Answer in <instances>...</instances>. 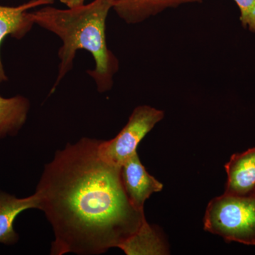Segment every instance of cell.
Listing matches in <instances>:
<instances>
[{
	"instance_id": "13",
	"label": "cell",
	"mask_w": 255,
	"mask_h": 255,
	"mask_svg": "<svg viewBox=\"0 0 255 255\" xmlns=\"http://www.w3.org/2000/svg\"><path fill=\"white\" fill-rule=\"evenodd\" d=\"M60 1L68 6V8L73 9V8L83 6L85 4V0H60Z\"/></svg>"
},
{
	"instance_id": "10",
	"label": "cell",
	"mask_w": 255,
	"mask_h": 255,
	"mask_svg": "<svg viewBox=\"0 0 255 255\" xmlns=\"http://www.w3.org/2000/svg\"><path fill=\"white\" fill-rule=\"evenodd\" d=\"M30 107L29 100L23 96H0V139L17 135L27 120Z\"/></svg>"
},
{
	"instance_id": "5",
	"label": "cell",
	"mask_w": 255,
	"mask_h": 255,
	"mask_svg": "<svg viewBox=\"0 0 255 255\" xmlns=\"http://www.w3.org/2000/svg\"><path fill=\"white\" fill-rule=\"evenodd\" d=\"M121 174L129 199L139 209L143 210L145 201L163 188L162 183L147 172L137 152L122 164Z\"/></svg>"
},
{
	"instance_id": "14",
	"label": "cell",
	"mask_w": 255,
	"mask_h": 255,
	"mask_svg": "<svg viewBox=\"0 0 255 255\" xmlns=\"http://www.w3.org/2000/svg\"><path fill=\"white\" fill-rule=\"evenodd\" d=\"M253 196H255V188L254 192H253Z\"/></svg>"
},
{
	"instance_id": "12",
	"label": "cell",
	"mask_w": 255,
	"mask_h": 255,
	"mask_svg": "<svg viewBox=\"0 0 255 255\" xmlns=\"http://www.w3.org/2000/svg\"><path fill=\"white\" fill-rule=\"evenodd\" d=\"M239 8L240 21L245 29L255 34V0H234Z\"/></svg>"
},
{
	"instance_id": "1",
	"label": "cell",
	"mask_w": 255,
	"mask_h": 255,
	"mask_svg": "<svg viewBox=\"0 0 255 255\" xmlns=\"http://www.w3.org/2000/svg\"><path fill=\"white\" fill-rule=\"evenodd\" d=\"M100 142L82 137L68 143L45 165L36 193L54 233L50 255L121 249L147 222L126 192L121 167L100 155Z\"/></svg>"
},
{
	"instance_id": "7",
	"label": "cell",
	"mask_w": 255,
	"mask_h": 255,
	"mask_svg": "<svg viewBox=\"0 0 255 255\" xmlns=\"http://www.w3.org/2000/svg\"><path fill=\"white\" fill-rule=\"evenodd\" d=\"M112 9L127 24L144 22L152 16L182 5L200 4L203 0H111Z\"/></svg>"
},
{
	"instance_id": "11",
	"label": "cell",
	"mask_w": 255,
	"mask_h": 255,
	"mask_svg": "<svg viewBox=\"0 0 255 255\" xmlns=\"http://www.w3.org/2000/svg\"><path fill=\"white\" fill-rule=\"evenodd\" d=\"M121 250L127 255L168 254L167 247L163 240L157 231L147 222Z\"/></svg>"
},
{
	"instance_id": "8",
	"label": "cell",
	"mask_w": 255,
	"mask_h": 255,
	"mask_svg": "<svg viewBox=\"0 0 255 255\" xmlns=\"http://www.w3.org/2000/svg\"><path fill=\"white\" fill-rule=\"evenodd\" d=\"M225 167L228 179L224 194L253 196L255 188V147L234 154Z\"/></svg>"
},
{
	"instance_id": "6",
	"label": "cell",
	"mask_w": 255,
	"mask_h": 255,
	"mask_svg": "<svg viewBox=\"0 0 255 255\" xmlns=\"http://www.w3.org/2000/svg\"><path fill=\"white\" fill-rule=\"evenodd\" d=\"M55 0H30L17 6L0 5V46L7 36L21 39L31 31L35 23L32 21L28 10L38 6L51 5ZM4 67L0 58V84L7 81Z\"/></svg>"
},
{
	"instance_id": "2",
	"label": "cell",
	"mask_w": 255,
	"mask_h": 255,
	"mask_svg": "<svg viewBox=\"0 0 255 255\" xmlns=\"http://www.w3.org/2000/svg\"><path fill=\"white\" fill-rule=\"evenodd\" d=\"M112 9L111 0H94L73 9L46 5L29 12L35 24L54 33L63 42L58 51V77L50 94L73 69L78 50H87L95 60V69L87 73L95 81L97 91L102 94L112 90L119 70L118 58L108 48L106 37V23Z\"/></svg>"
},
{
	"instance_id": "9",
	"label": "cell",
	"mask_w": 255,
	"mask_h": 255,
	"mask_svg": "<svg viewBox=\"0 0 255 255\" xmlns=\"http://www.w3.org/2000/svg\"><path fill=\"white\" fill-rule=\"evenodd\" d=\"M39 197L35 192L28 197L18 199L0 191V243L14 245L18 240L14 222L18 215L27 209H39Z\"/></svg>"
},
{
	"instance_id": "3",
	"label": "cell",
	"mask_w": 255,
	"mask_h": 255,
	"mask_svg": "<svg viewBox=\"0 0 255 255\" xmlns=\"http://www.w3.org/2000/svg\"><path fill=\"white\" fill-rule=\"evenodd\" d=\"M204 229L226 242L255 246V196L224 194L210 201Z\"/></svg>"
},
{
	"instance_id": "4",
	"label": "cell",
	"mask_w": 255,
	"mask_h": 255,
	"mask_svg": "<svg viewBox=\"0 0 255 255\" xmlns=\"http://www.w3.org/2000/svg\"><path fill=\"white\" fill-rule=\"evenodd\" d=\"M164 112L148 105L134 109L127 125L117 136L101 140L99 151L102 158L114 165L122 167L135 152L145 135L162 120Z\"/></svg>"
}]
</instances>
